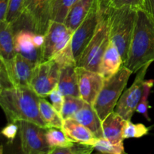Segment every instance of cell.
Masks as SVG:
<instances>
[{
    "label": "cell",
    "mask_w": 154,
    "mask_h": 154,
    "mask_svg": "<svg viewBox=\"0 0 154 154\" xmlns=\"http://www.w3.org/2000/svg\"><path fill=\"white\" fill-rule=\"evenodd\" d=\"M40 98L30 87L5 88L0 91V108L8 123L26 120L48 129L39 111Z\"/></svg>",
    "instance_id": "1"
},
{
    "label": "cell",
    "mask_w": 154,
    "mask_h": 154,
    "mask_svg": "<svg viewBox=\"0 0 154 154\" xmlns=\"http://www.w3.org/2000/svg\"><path fill=\"white\" fill-rule=\"evenodd\" d=\"M153 61L154 23L144 9L139 8L127 60L123 66L136 73L144 65Z\"/></svg>",
    "instance_id": "2"
},
{
    "label": "cell",
    "mask_w": 154,
    "mask_h": 154,
    "mask_svg": "<svg viewBox=\"0 0 154 154\" xmlns=\"http://www.w3.org/2000/svg\"><path fill=\"white\" fill-rule=\"evenodd\" d=\"M137 10L138 9L129 6H124L120 8L108 7V21L110 41L117 47L123 59V64L127 60L133 37Z\"/></svg>",
    "instance_id": "3"
},
{
    "label": "cell",
    "mask_w": 154,
    "mask_h": 154,
    "mask_svg": "<svg viewBox=\"0 0 154 154\" xmlns=\"http://www.w3.org/2000/svg\"><path fill=\"white\" fill-rule=\"evenodd\" d=\"M108 15V7L105 0H102V16L97 29L90 43L81 53L76 63L77 66L99 72L101 60L110 43Z\"/></svg>",
    "instance_id": "4"
},
{
    "label": "cell",
    "mask_w": 154,
    "mask_h": 154,
    "mask_svg": "<svg viewBox=\"0 0 154 154\" xmlns=\"http://www.w3.org/2000/svg\"><path fill=\"white\" fill-rule=\"evenodd\" d=\"M132 74L130 69L123 66L114 76L104 81L103 87L93 105L102 121L114 111Z\"/></svg>",
    "instance_id": "5"
},
{
    "label": "cell",
    "mask_w": 154,
    "mask_h": 154,
    "mask_svg": "<svg viewBox=\"0 0 154 154\" xmlns=\"http://www.w3.org/2000/svg\"><path fill=\"white\" fill-rule=\"evenodd\" d=\"M102 12V0H96L90 13L73 32L72 48L76 63L81 53L94 36L100 21Z\"/></svg>",
    "instance_id": "6"
},
{
    "label": "cell",
    "mask_w": 154,
    "mask_h": 154,
    "mask_svg": "<svg viewBox=\"0 0 154 154\" xmlns=\"http://www.w3.org/2000/svg\"><path fill=\"white\" fill-rule=\"evenodd\" d=\"M17 123L23 153L50 154L51 147L46 139L47 129L26 120H20Z\"/></svg>",
    "instance_id": "7"
},
{
    "label": "cell",
    "mask_w": 154,
    "mask_h": 154,
    "mask_svg": "<svg viewBox=\"0 0 154 154\" xmlns=\"http://www.w3.org/2000/svg\"><path fill=\"white\" fill-rule=\"evenodd\" d=\"M73 32L64 23L51 21L42 48V63L54 60L71 42Z\"/></svg>",
    "instance_id": "8"
},
{
    "label": "cell",
    "mask_w": 154,
    "mask_h": 154,
    "mask_svg": "<svg viewBox=\"0 0 154 154\" xmlns=\"http://www.w3.org/2000/svg\"><path fill=\"white\" fill-rule=\"evenodd\" d=\"M152 63L153 62H149L139 69L133 84L119 99L115 111L126 120H130L134 113L136 111L137 106L144 92V78Z\"/></svg>",
    "instance_id": "9"
},
{
    "label": "cell",
    "mask_w": 154,
    "mask_h": 154,
    "mask_svg": "<svg viewBox=\"0 0 154 154\" xmlns=\"http://www.w3.org/2000/svg\"><path fill=\"white\" fill-rule=\"evenodd\" d=\"M20 17L37 34L45 35L51 23V0H24Z\"/></svg>",
    "instance_id": "10"
},
{
    "label": "cell",
    "mask_w": 154,
    "mask_h": 154,
    "mask_svg": "<svg viewBox=\"0 0 154 154\" xmlns=\"http://www.w3.org/2000/svg\"><path fill=\"white\" fill-rule=\"evenodd\" d=\"M60 67L54 60L42 62L35 66L30 87L42 98L49 96L58 84Z\"/></svg>",
    "instance_id": "11"
},
{
    "label": "cell",
    "mask_w": 154,
    "mask_h": 154,
    "mask_svg": "<svg viewBox=\"0 0 154 154\" xmlns=\"http://www.w3.org/2000/svg\"><path fill=\"white\" fill-rule=\"evenodd\" d=\"M76 72L80 97L84 102L93 105L103 87L105 79L99 72L80 66L76 67Z\"/></svg>",
    "instance_id": "12"
},
{
    "label": "cell",
    "mask_w": 154,
    "mask_h": 154,
    "mask_svg": "<svg viewBox=\"0 0 154 154\" xmlns=\"http://www.w3.org/2000/svg\"><path fill=\"white\" fill-rule=\"evenodd\" d=\"M34 34V32L27 27L15 29L14 48L17 54L35 66L42 63V49L38 48L33 42Z\"/></svg>",
    "instance_id": "13"
},
{
    "label": "cell",
    "mask_w": 154,
    "mask_h": 154,
    "mask_svg": "<svg viewBox=\"0 0 154 154\" xmlns=\"http://www.w3.org/2000/svg\"><path fill=\"white\" fill-rule=\"evenodd\" d=\"M8 78L13 87H30L35 66L17 54L12 60L5 64Z\"/></svg>",
    "instance_id": "14"
},
{
    "label": "cell",
    "mask_w": 154,
    "mask_h": 154,
    "mask_svg": "<svg viewBox=\"0 0 154 154\" xmlns=\"http://www.w3.org/2000/svg\"><path fill=\"white\" fill-rule=\"evenodd\" d=\"M62 130L69 139L80 144L94 145L99 139L90 129L72 117L63 120Z\"/></svg>",
    "instance_id": "15"
},
{
    "label": "cell",
    "mask_w": 154,
    "mask_h": 154,
    "mask_svg": "<svg viewBox=\"0 0 154 154\" xmlns=\"http://www.w3.org/2000/svg\"><path fill=\"white\" fill-rule=\"evenodd\" d=\"M123 66V61L117 47L110 41V43L102 57L99 65V72L105 80L114 76Z\"/></svg>",
    "instance_id": "16"
},
{
    "label": "cell",
    "mask_w": 154,
    "mask_h": 154,
    "mask_svg": "<svg viewBox=\"0 0 154 154\" xmlns=\"http://www.w3.org/2000/svg\"><path fill=\"white\" fill-rule=\"evenodd\" d=\"M72 118H74L90 129L96 138H100L103 137L102 121L95 108L90 104L85 102L84 106L75 113Z\"/></svg>",
    "instance_id": "17"
},
{
    "label": "cell",
    "mask_w": 154,
    "mask_h": 154,
    "mask_svg": "<svg viewBox=\"0 0 154 154\" xmlns=\"http://www.w3.org/2000/svg\"><path fill=\"white\" fill-rule=\"evenodd\" d=\"M14 48V30L11 23L4 20L0 23V58L5 65L16 56Z\"/></svg>",
    "instance_id": "18"
},
{
    "label": "cell",
    "mask_w": 154,
    "mask_h": 154,
    "mask_svg": "<svg viewBox=\"0 0 154 154\" xmlns=\"http://www.w3.org/2000/svg\"><path fill=\"white\" fill-rule=\"evenodd\" d=\"M126 120L123 117L113 111L102 120L103 138H107L113 143H121L123 141V131Z\"/></svg>",
    "instance_id": "19"
},
{
    "label": "cell",
    "mask_w": 154,
    "mask_h": 154,
    "mask_svg": "<svg viewBox=\"0 0 154 154\" xmlns=\"http://www.w3.org/2000/svg\"><path fill=\"white\" fill-rule=\"evenodd\" d=\"M76 65H66L60 67L58 86L63 96H79Z\"/></svg>",
    "instance_id": "20"
},
{
    "label": "cell",
    "mask_w": 154,
    "mask_h": 154,
    "mask_svg": "<svg viewBox=\"0 0 154 154\" xmlns=\"http://www.w3.org/2000/svg\"><path fill=\"white\" fill-rule=\"evenodd\" d=\"M96 0H78L69 11L64 23L75 32L90 13Z\"/></svg>",
    "instance_id": "21"
},
{
    "label": "cell",
    "mask_w": 154,
    "mask_h": 154,
    "mask_svg": "<svg viewBox=\"0 0 154 154\" xmlns=\"http://www.w3.org/2000/svg\"><path fill=\"white\" fill-rule=\"evenodd\" d=\"M39 111L42 119L46 123L48 128H58L62 129L63 120L62 116L52 105V104L45 99L40 98L39 100Z\"/></svg>",
    "instance_id": "22"
},
{
    "label": "cell",
    "mask_w": 154,
    "mask_h": 154,
    "mask_svg": "<svg viewBox=\"0 0 154 154\" xmlns=\"http://www.w3.org/2000/svg\"><path fill=\"white\" fill-rule=\"evenodd\" d=\"M78 0H51V20L64 23L72 6Z\"/></svg>",
    "instance_id": "23"
},
{
    "label": "cell",
    "mask_w": 154,
    "mask_h": 154,
    "mask_svg": "<svg viewBox=\"0 0 154 154\" xmlns=\"http://www.w3.org/2000/svg\"><path fill=\"white\" fill-rule=\"evenodd\" d=\"M46 139L50 147H71L74 141L69 139L62 129L48 128L46 130Z\"/></svg>",
    "instance_id": "24"
},
{
    "label": "cell",
    "mask_w": 154,
    "mask_h": 154,
    "mask_svg": "<svg viewBox=\"0 0 154 154\" xmlns=\"http://www.w3.org/2000/svg\"><path fill=\"white\" fill-rule=\"evenodd\" d=\"M84 103L85 102L79 96H64V102L60 114L63 120L73 117L74 114L84 106Z\"/></svg>",
    "instance_id": "25"
},
{
    "label": "cell",
    "mask_w": 154,
    "mask_h": 154,
    "mask_svg": "<svg viewBox=\"0 0 154 154\" xmlns=\"http://www.w3.org/2000/svg\"><path fill=\"white\" fill-rule=\"evenodd\" d=\"M95 150L102 153L125 154L126 152L123 147V142L113 143L105 138H100L93 145Z\"/></svg>",
    "instance_id": "26"
},
{
    "label": "cell",
    "mask_w": 154,
    "mask_h": 154,
    "mask_svg": "<svg viewBox=\"0 0 154 154\" xmlns=\"http://www.w3.org/2000/svg\"><path fill=\"white\" fill-rule=\"evenodd\" d=\"M94 150L93 145L74 142L71 147H52L50 154H90Z\"/></svg>",
    "instance_id": "27"
},
{
    "label": "cell",
    "mask_w": 154,
    "mask_h": 154,
    "mask_svg": "<svg viewBox=\"0 0 154 154\" xmlns=\"http://www.w3.org/2000/svg\"><path fill=\"white\" fill-rule=\"evenodd\" d=\"M149 128L142 123H133L130 120H126L123 131V137L124 139L127 138H139L147 135Z\"/></svg>",
    "instance_id": "28"
},
{
    "label": "cell",
    "mask_w": 154,
    "mask_h": 154,
    "mask_svg": "<svg viewBox=\"0 0 154 154\" xmlns=\"http://www.w3.org/2000/svg\"><path fill=\"white\" fill-rule=\"evenodd\" d=\"M154 85V80H145L144 85V92L141 99L136 108V112L141 114L148 121H150V118L148 115L149 102L148 97L150 96V90Z\"/></svg>",
    "instance_id": "29"
},
{
    "label": "cell",
    "mask_w": 154,
    "mask_h": 154,
    "mask_svg": "<svg viewBox=\"0 0 154 154\" xmlns=\"http://www.w3.org/2000/svg\"><path fill=\"white\" fill-rule=\"evenodd\" d=\"M24 0H10L8 10L6 21L14 24L21 17L23 13V5Z\"/></svg>",
    "instance_id": "30"
},
{
    "label": "cell",
    "mask_w": 154,
    "mask_h": 154,
    "mask_svg": "<svg viewBox=\"0 0 154 154\" xmlns=\"http://www.w3.org/2000/svg\"><path fill=\"white\" fill-rule=\"evenodd\" d=\"M54 60L60 66V67L66 65H76L72 48V40L67 46L54 58ZM77 66V65H76Z\"/></svg>",
    "instance_id": "31"
},
{
    "label": "cell",
    "mask_w": 154,
    "mask_h": 154,
    "mask_svg": "<svg viewBox=\"0 0 154 154\" xmlns=\"http://www.w3.org/2000/svg\"><path fill=\"white\" fill-rule=\"evenodd\" d=\"M107 6L111 8H120L124 6L135 8L136 9L144 8V0H105Z\"/></svg>",
    "instance_id": "32"
},
{
    "label": "cell",
    "mask_w": 154,
    "mask_h": 154,
    "mask_svg": "<svg viewBox=\"0 0 154 154\" xmlns=\"http://www.w3.org/2000/svg\"><path fill=\"white\" fill-rule=\"evenodd\" d=\"M19 131V126L17 123H8L0 132V134L8 140V144H12Z\"/></svg>",
    "instance_id": "33"
},
{
    "label": "cell",
    "mask_w": 154,
    "mask_h": 154,
    "mask_svg": "<svg viewBox=\"0 0 154 154\" xmlns=\"http://www.w3.org/2000/svg\"><path fill=\"white\" fill-rule=\"evenodd\" d=\"M51 100L52 102V105L54 108L58 111L60 114H61L62 108H63V102H64V96L63 93L59 90L58 86L55 87L52 91L51 92L49 95Z\"/></svg>",
    "instance_id": "34"
},
{
    "label": "cell",
    "mask_w": 154,
    "mask_h": 154,
    "mask_svg": "<svg viewBox=\"0 0 154 154\" xmlns=\"http://www.w3.org/2000/svg\"><path fill=\"white\" fill-rule=\"evenodd\" d=\"M0 78L7 84L8 87H13L8 78V75L7 70H6L5 65V63L1 58H0Z\"/></svg>",
    "instance_id": "35"
},
{
    "label": "cell",
    "mask_w": 154,
    "mask_h": 154,
    "mask_svg": "<svg viewBox=\"0 0 154 154\" xmlns=\"http://www.w3.org/2000/svg\"><path fill=\"white\" fill-rule=\"evenodd\" d=\"M10 0H0V23L5 20Z\"/></svg>",
    "instance_id": "36"
},
{
    "label": "cell",
    "mask_w": 154,
    "mask_h": 154,
    "mask_svg": "<svg viewBox=\"0 0 154 154\" xmlns=\"http://www.w3.org/2000/svg\"><path fill=\"white\" fill-rule=\"evenodd\" d=\"M144 9L154 23V0H144Z\"/></svg>",
    "instance_id": "37"
},
{
    "label": "cell",
    "mask_w": 154,
    "mask_h": 154,
    "mask_svg": "<svg viewBox=\"0 0 154 154\" xmlns=\"http://www.w3.org/2000/svg\"><path fill=\"white\" fill-rule=\"evenodd\" d=\"M33 42H34L35 45L38 48H41L42 49V46H43L44 43H45V35H44L35 33L34 36H33Z\"/></svg>",
    "instance_id": "38"
},
{
    "label": "cell",
    "mask_w": 154,
    "mask_h": 154,
    "mask_svg": "<svg viewBox=\"0 0 154 154\" xmlns=\"http://www.w3.org/2000/svg\"><path fill=\"white\" fill-rule=\"evenodd\" d=\"M3 153V147L0 144V154H2Z\"/></svg>",
    "instance_id": "39"
}]
</instances>
